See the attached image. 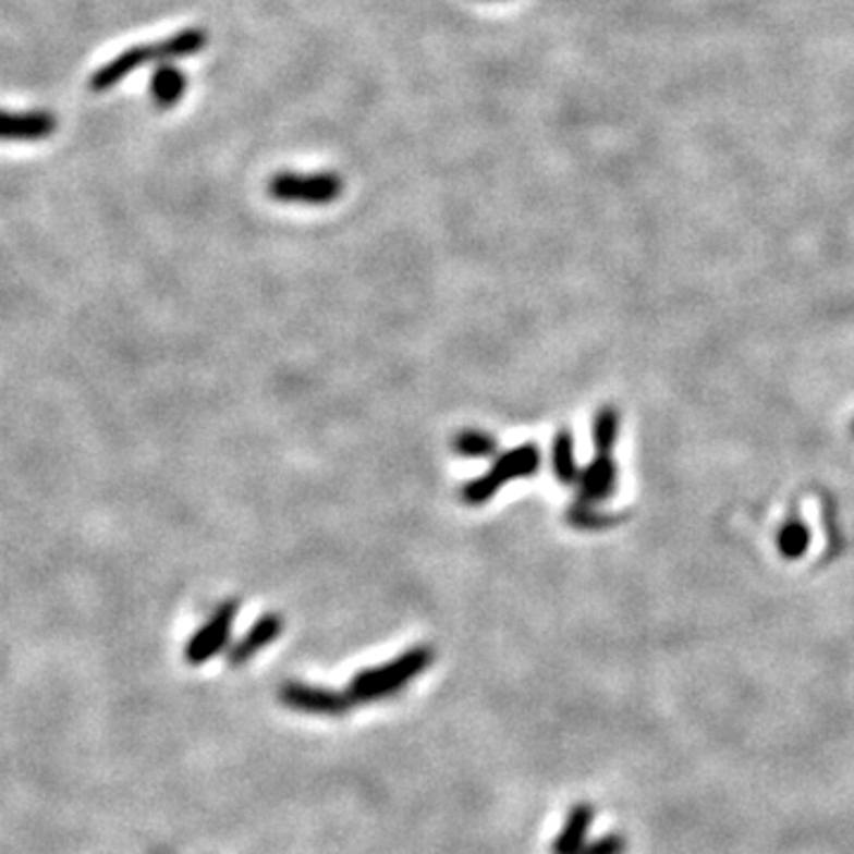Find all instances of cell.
<instances>
[{"instance_id":"6da1fadb","label":"cell","mask_w":854,"mask_h":854,"mask_svg":"<svg viewBox=\"0 0 854 854\" xmlns=\"http://www.w3.org/2000/svg\"><path fill=\"white\" fill-rule=\"evenodd\" d=\"M207 46V34L203 29H183L179 34H173L164 41L157 44H145V46H133L124 52H119L114 60L102 64L100 70L90 76L88 88L93 93L110 90L117 84H122L124 78L141 70V66L150 62H167L176 58H191L195 52H199Z\"/></svg>"},{"instance_id":"7a4b0ae2","label":"cell","mask_w":854,"mask_h":854,"mask_svg":"<svg viewBox=\"0 0 854 854\" xmlns=\"http://www.w3.org/2000/svg\"><path fill=\"white\" fill-rule=\"evenodd\" d=\"M432 660H435V650L430 646L423 644L411 648L390 662L368 667V670L358 672L350 682L346 696H350L354 705L390 698L394 693L406 688L413 679L420 676L427 667L432 664Z\"/></svg>"},{"instance_id":"3957f363","label":"cell","mask_w":854,"mask_h":854,"mask_svg":"<svg viewBox=\"0 0 854 854\" xmlns=\"http://www.w3.org/2000/svg\"><path fill=\"white\" fill-rule=\"evenodd\" d=\"M539 465L541 451L537 444H520L511 451H503L483 477L471 479V483L463 487L461 499L468 505H483L497 497L503 485L513 483V479L532 477L539 471Z\"/></svg>"},{"instance_id":"277c9868","label":"cell","mask_w":854,"mask_h":854,"mask_svg":"<svg viewBox=\"0 0 854 854\" xmlns=\"http://www.w3.org/2000/svg\"><path fill=\"white\" fill-rule=\"evenodd\" d=\"M344 181L332 171L320 173H276L269 183V195L278 203L330 205L342 195Z\"/></svg>"},{"instance_id":"5b68a950","label":"cell","mask_w":854,"mask_h":854,"mask_svg":"<svg viewBox=\"0 0 854 854\" xmlns=\"http://www.w3.org/2000/svg\"><path fill=\"white\" fill-rule=\"evenodd\" d=\"M278 698L285 707H290V710L324 717H340L354 705L346 693L302 682H285L278 691Z\"/></svg>"},{"instance_id":"8992f818","label":"cell","mask_w":854,"mask_h":854,"mask_svg":"<svg viewBox=\"0 0 854 854\" xmlns=\"http://www.w3.org/2000/svg\"><path fill=\"white\" fill-rule=\"evenodd\" d=\"M237 600H225L223 606L217 608V612L207 620V624L199 630L193 640L185 648V658L193 664H203L211 660L213 656L225 648L233 632V622L237 618Z\"/></svg>"},{"instance_id":"52a82bcc","label":"cell","mask_w":854,"mask_h":854,"mask_svg":"<svg viewBox=\"0 0 854 854\" xmlns=\"http://www.w3.org/2000/svg\"><path fill=\"white\" fill-rule=\"evenodd\" d=\"M283 634V618L278 612H266L255 624L249 626V632L229 648V662L231 667H243L252 658H257L264 648H269L273 640Z\"/></svg>"},{"instance_id":"ba28073f","label":"cell","mask_w":854,"mask_h":854,"mask_svg":"<svg viewBox=\"0 0 854 854\" xmlns=\"http://www.w3.org/2000/svg\"><path fill=\"white\" fill-rule=\"evenodd\" d=\"M58 129L50 112H5L0 110V141H44Z\"/></svg>"},{"instance_id":"9c48e42d","label":"cell","mask_w":854,"mask_h":854,"mask_svg":"<svg viewBox=\"0 0 854 854\" xmlns=\"http://www.w3.org/2000/svg\"><path fill=\"white\" fill-rule=\"evenodd\" d=\"M577 485H580L582 501L586 503L606 501L612 497V491H615L618 465L612 463L610 456H600L598 453V456L580 473Z\"/></svg>"},{"instance_id":"30bf717a","label":"cell","mask_w":854,"mask_h":854,"mask_svg":"<svg viewBox=\"0 0 854 854\" xmlns=\"http://www.w3.org/2000/svg\"><path fill=\"white\" fill-rule=\"evenodd\" d=\"M594 817H596V809L589 803H580L572 807L568 812L563 829H560L558 838L553 840V854H577L586 843V835H589Z\"/></svg>"},{"instance_id":"8fae6325","label":"cell","mask_w":854,"mask_h":854,"mask_svg":"<svg viewBox=\"0 0 854 854\" xmlns=\"http://www.w3.org/2000/svg\"><path fill=\"white\" fill-rule=\"evenodd\" d=\"M185 88H188V78H185L181 70H176V66L171 64L157 66L150 82V93L159 110H169V107L179 105Z\"/></svg>"},{"instance_id":"7c38bea8","label":"cell","mask_w":854,"mask_h":854,"mask_svg":"<svg viewBox=\"0 0 854 854\" xmlns=\"http://www.w3.org/2000/svg\"><path fill=\"white\" fill-rule=\"evenodd\" d=\"M551 465L553 475L560 485H575L580 479V468L575 459V439L570 430H558L551 447Z\"/></svg>"},{"instance_id":"4fadbf2b","label":"cell","mask_w":854,"mask_h":854,"mask_svg":"<svg viewBox=\"0 0 854 854\" xmlns=\"http://www.w3.org/2000/svg\"><path fill=\"white\" fill-rule=\"evenodd\" d=\"M451 449L463 459H491L499 451V442L485 430H461L453 437Z\"/></svg>"},{"instance_id":"5bb4252c","label":"cell","mask_w":854,"mask_h":854,"mask_svg":"<svg viewBox=\"0 0 854 854\" xmlns=\"http://www.w3.org/2000/svg\"><path fill=\"white\" fill-rule=\"evenodd\" d=\"M620 432V413L612 406H603L594 418V449L600 456H610L612 447L618 442Z\"/></svg>"},{"instance_id":"9a60e30c","label":"cell","mask_w":854,"mask_h":854,"mask_svg":"<svg viewBox=\"0 0 854 854\" xmlns=\"http://www.w3.org/2000/svg\"><path fill=\"white\" fill-rule=\"evenodd\" d=\"M565 520H568V523H570L572 527H577V529L596 532V529H603V527H610V525H618V523H620V515L600 513V511L594 509L591 503L582 501V503L570 505Z\"/></svg>"},{"instance_id":"2e32d148","label":"cell","mask_w":854,"mask_h":854,"mask_svg":"<svg viewBox=\"0 0 854 854\" xmlns=\"http://www.w3.org/2000/svg\"><path fill=\"white\" fill-rule=\"evenodd\" d=\"M809 544V532L803 523H789L779 534V549L785 558H800Z\"/></svg>"},{"instance_id":"e0dca14e","label":"cell","mask_w":854,"mask_h":854,"mask_svg":"<svg viewBox=\"0 0 854 854\" xmlns=\"http://www.w3.org/2000/svg\"><path fill=\"white\" fill-rule=\"evenodd\" d=\"M630 843L622 833H606L596 840L584 843V847L577 854H624Z\"/></svg>"}]
</instances>
